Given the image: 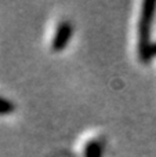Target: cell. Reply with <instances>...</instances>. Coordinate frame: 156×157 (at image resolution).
Instances as JSON below:
<instances>
[{"mask_svg": "<svg viewBox=\"0 0 156 157\" xmlns=\"http://www.w3.org/2000/svg\"><path fill=\"white\" fill-rule=\"evenodd\" d=\"M83 157H102V146L98 141H88L84 146Z\"/></svg>", "mask_w": 156, "mask_h": 157, "instance_id": "cell-3", "label": "cell"}, {"mask_svg": "<svg viewBox=\"0 0 156 157\" xmlns=\"http://www.w3.org/2000/svg\"><path fill=\"white\" fill-rule=\"evenodd\" d=\"M154 51H155V55H156V43H155V46H154Z\"/></svg>", "mask_w": 156, "mask_h": 157, "instance_id": "cell-5", "label": "cell"}, {"mask_svg": "<svg viewBox=\"0 0 156 157\" xmlns=\"http://www.w3.org/2000/svg\"><path fill=\"white\" fill-rule=\"evenodd\" d=\"M15 110V105L10 99L0 97V116H8Z\"/></svg>", "mask_w": 156, "mask_h": 157, "instance_id": "cell-4", "label": "cell"}, {"mask_svg": "<svg viewBox=\"0 0 156 157\" xmlns=\"http://www.w3.org/2000/svg\"><path fill=\"white\" fill-rule=\"evenodd\" d=\"M73 26L69 21H61L55 29L54 37L51 40V50L54 52H61L68 47L69 41L72 39Z\"/></svg>", "mask_w": 156, "mask_h": 157, "instance_id": "cell-2", "label": "cell"}, {"mask_svg": "<svg viewBox=\"0 0 156 157\" xmlns=\"http://www.w3.org/2000/svg\"><path fill=\"white\" fill-rule=\"evenodd\" d=\"M156 14V2L145 0L141 6L140 21H138V41H137V54L138 59L142 63H149L155 57L154 46L151 40L154 18Z\"/></svg>", "mask_w": 156, "mask_h": 157, "instance_id": "cell-1", "label": "cell"}]
</instances>
